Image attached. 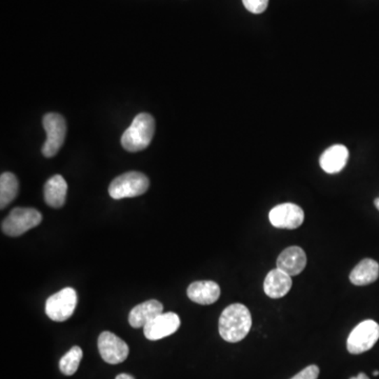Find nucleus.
<instances>
[{
	"label": "nucleus",
	"instance_id": "7",
	"mask_svg": "<svg viewBox=\"0 0 379 379\" xmlns=\"http://www.w3.org/2000/svg\"><path fill=\"white\" fill-rule=\"evenodd\" d=\"M43 124L47 133V141L41 152L45 157L51 158L59 152L64 145L66 134V120L60 114L49 113L43 117Z\"/></svg>",
	"mask_w": 379,
	"mask_h": 379
},
{
	"label": "nucleus",
	"instance_id": "24",
	"mask_svg": "<svg viewBox=\"0 0 379 379\" xmlns=\"http://www.w3.org/2000/svg\"><path fill=\"white\" fill-rule=\"evenodd\" d=\"M374 205H375V207L377 208V210H378V211H379V197H378V199H375Z\"/></svg>",
	"mask_w": 379,
	"mask_h": 379
},
{
	"label": "nucleus",
	"instance_id": "23",
	"mask_svg": "<svg viewBox=\"0 0 379 379\" xmlns=\"http://www.w3.org/2000/svg\"><path fill=\"white\" fill-rule=\"evenodd\" d=\"M351 379H370L364 373H359L357 376L352 377Z\"/></svg>",
	"mask_w": 379,
	"mask_h": 379
},
{
	"label": "nucleus",
	"instance_id": "2",
	"mask_svg": "<svg viewBox=\"0 0 379 379\" xmlns=\"http://www.w3.org/2000/svg\"><path fill=\"white\" fill-rule=\"evenodd\" d=\"M155 133V120L148 113H141L122 136V145L128 152H141L147 149Z\"/></svg>",
	"mask_w": 379,
	"mask_h": 379
},
{
	"label": "nucleus",
	"instance_id": "11",
	"mask_svg": "<svg viewBox=\"0 0 379 379\" xmlns=\"http://www.w3.org/2000/svg\"><path fill=\"white\" fill-rule=\"evenodd\" d=\"M307 266V255L301 247L293 245L281 252L277 258V268L291 277L301 274Z\"/></svg>",
	"mask_w": 379,
	"mask_h": 379
},
{
	"label": "nucleus",
	"instance_id": "18",
	"mask_svg": "<svg viewBox=\"0 0 379 379\" xmlns=\"http://www.w3.org/2000/svg\"><path fill=\"white\" fill-rule=\"evenodd\" d=\"M20 183L13 173L6 172L0 176V208L5 209L18 194Z\"/></svg>",
	"mask_w": 379,
	"mask_h": 379
},
{
	"label": "nucleus",
	"instance_id": "10",
	"mask_svg": "<svg viewBox=\"0 0 379 379\" xmlns=\"http://www.w3.org/2000/svg\"><path fill=\"white\" fill-rule=\"evenodd\" d=\"M180 327V318L176 313H162L143 327L145 336L149 341H159L174 334Z\"/></svg>",
	"mask_w": 379,
	"mask_h": 379
},
{
	"label": "nucleus",
	"instance_id": "15",
	"mask_svg": "<svg viewBox=\"0 0 379 379\" xmlns=\"http://www.w3.org/2000/svg\"><path fill=\"white\" fill-rule=\"evenodd\" d=\"M349 159V151L343 145H335L327 149L320 156V164L328 174H336L343 170Z\"/></svg>",
	"mask_w": 379,
	"mask_h": 379
},
{
	"label": "nucleus",
	"instance_id": "4",
	"mask_svg": "<svg viewBox=\"0 0 379 379\" xmlns=\"http://www.w3.org/2000/svg\"><path fill=\"white\" fill-rule=\"evenodd\" d=\"M41 222H43V215L36 209L15 208L3 220L1 230L8 236H20L31 229L41 224Z\"/></svg>",
	"mask_w": 379,
	"mask_h": 379
},
{
	"label": "nucleus",
	"instance_id": "17",
	"mask_svg": "<svg viewBox=\"0 0 379 379\" xmlns=\"http://www.w3.org/2000/svg\"><path fill=\"white\" fill-rule=\"evenodd\" d=\"M379 277V264L375 260L366 258L362 260L350 274V281L354 286H366Z\"/></svg>",
	"mask_w": 379,
	"mask_h": 379
},
{
	"label": "nucleus",
	"instance_id": "21",
	"mask_svg": "<svg viewBox=\"0 0 379 379\" xmlns=\"http://www.w3.org/2000/svg\"><path fill=\"white\" fill-rule=\"evenodd\" d=\"M318 375H320V368L315 364H311L291 379H317Z\"/></svg>",
	"mask_w": 379,
	"mask_h": 379
},
{
	"label": "nucleus",
	"instance_id": "14",
	"mask_svg": "<svg viewBox=\"0 0 379 379\" xmlns=\"http://www.w3.org/2000/svg\"><path fill=\"white\" fill-rule=\"evenodd\" d=\"M164 313V306L158 301H148L136 306L129 314V324L135 329L143 328L148 322Z\"/></svg>",
	"mask_w": 379,
	"mask_h": 379
},
{
	"label": "nucleus",
	"instance_id": "19",
	"mask_svg": "<svg viewBox=\"0 0 379 379\" xmlns=\"http://www.w3.org/2000/svg\"><path fill=\"white\" fill-rule=\"evenodd\" d=\"M81 359H83V350L75 345L60 359L59 369L62 374L66 375V376L75 374L79 364H80Z\"/></svg>",
	"mask_w": 379,
	"mask_h": 379
},
{
	"label": "nucleus",
	"instance_id": "22",
	"mask_svg": "<svg viewBox=\"0 0 379 379\" xmlns=\"http://www.w3.org/2000/svg\"><path fill=\"white\" fill-rule=\"evenodd\" d=\"M116 379H134V377L131 376V375L124 374V373H122V374L118 375V376L116 377Z\"/></svg>",
	"mask_w": 379,
	"mask_h": 379
},
{
	"label": "nucleus",
	"instance_id": "13",
	"mask_svg": "<svg viewBox=\"0 0 379 379\" xmlns=\"http://www.w3.org/2000/svg\"><path fill=\"white\" fill-rule=\"evenodd\" d=\"M187 297L199 305H212L220 296V288L211 280L195 281L187 288Z\"/></svg>",
	"mask_w": 379,
	"mask_h": 379
},
{
	"label": "nucleus",
	"instance_id": "12",
	"mask_svg": "<svg viewBox=\"0 0 379 379\" xmlns=\"http://www.w3.org/2000/svg\"><path fill=\"white\" fill-rule=\"evenodd\" d=\"M292 285V277L276 268L271 270L266 275L264 290L270 299H281L290 292Z\"/></svg>",
	"mask_w": 379,
	"mask_h": 379
},
{
	"label": "nucleus",
	"instance_id": "3",
	"mask_svg": "<svg viewBox=\"0 0 379 379\" xmlns=\"http://www.w3.org/2000/svg\"><path fill=\"white\" fill-rule=\"evenodd\" d=\"M149 178L136 171L124 173L116 177L109 187L110 196L113 199H132L145 194L149 189Z\"/></svg>",
	"mask_w": 379,
	"mask_h": 379
},
{
	"label": "nucleus",
	"instance_id": "9",
	"mask_svg": "<svg viewBox=\"0 0 379 379\" xmlns=\"http://www.w3.org/2000/svg\"><path fill=\"white\" fill-rule=\"evenodd\" d=\"M99 350L103 359L110 364L124 362L129 356L128 345L109 331L99 335Z\"/></svg>",
	"mask_w": 379,
	"mask_h": 379
},
{
	"label": "nucleus",
	"instance_id": "5",
	"mask_svg": "<svg viewBox=\"0 0 379 379\" xmlns=\"http://www.w3.org/2000/svg\"><path fill=\"white\" fill-rule=\"evenodd\" d=\"M379 339V324L372 320H364L350 333L347 349L351 354H362L374 347Z\"/></svg>",
	"mask_w": 379,
	"mask_h": 379
},
{
	"label": "nucleus",
	"instance_id": "20",
	"mask_svg": "<svg viewBox=\"0 0 379 379\" xmlns=\"http://www.w3.org/2000/svg\"><path fill=\"white\" fill-rule=\"evenodd\" d=\"M243 6L248 11L253 14H262L268 8L269 0H243Z\"/></svg>",
	"mask_w": 379,
	"mask_h": 379
},
{
	"label": "nucleus",
	"instance_id": "1",
	"mask_svg": "<svg viewBox=\"0 0 379 379\" xmlns=\"http://www.w3.org/2000/svg\"><path fill=\"white\" fill-rule=\"evenodd\" d=\"M252 327V316L249 309L241 303H233L224 310L220 318V334L228 343L243 341Z\"/></svg>",
	"mask_w": 379,
	"mask_h": 379
},
{
	"label": "nucleus",
	"instance_id": "8",
	"mask_svg": "<svg viewBox=\"0 0 379 379\" xmlns=\"http://www.w3.org/2000/svg\"><path fill=\"white\" fill-rule=\"evenodd\" d=\"M269 220L275 228L294 230L303 224L305 213L303 210L295 203H283L271 210Z\"/></svg>",
	"mask_w": 379,
	"mask_h": 379
},
{
	"label": "nucleus",
	"instance_id": "25",
	"mask_svg": "<svg viewBox=\"0 0 379 379\" xmlns=\"http://www.w3.org/2000/svg\"><path fill=\"white\" fill-rule=\"evenodd\" d=\"M373 375H374V376H378L379 371H374V372H373Z\"/></svg>",
	"mask_w": 379,
	"mask_h": 379
},
{
	"label": "nucleus",
	"instance_id": "16",
	"mask_svg": "<svg viewBox=\"0 0 379 379\" xmlns=\"http://www.w3.org/2000/svg\"><path fill=\"white\" fill-rule=\"evenodd\" d=\"M68 185L62 175H54L45 185V201L48 206L59 209L66 203Z\"/></svg>",
	"mask_w": 379,
	"mask_h": 379
},
{
	"label": "nucleus",
	"instance_id": "6",
	"mask_svg": "<svg viewBox=\"0 0 379 379\" xmlns=\"http://www.w3.org/2000/svg\"><path fill=\"white\" fill-rule=\"evenodd\" d=\"M77 293L73 288H64L45 301V313L54 322H66L74 313Z\"/></svg>",
	"mask_w": 379,
	"mask_h": 379
}]
</instances>
